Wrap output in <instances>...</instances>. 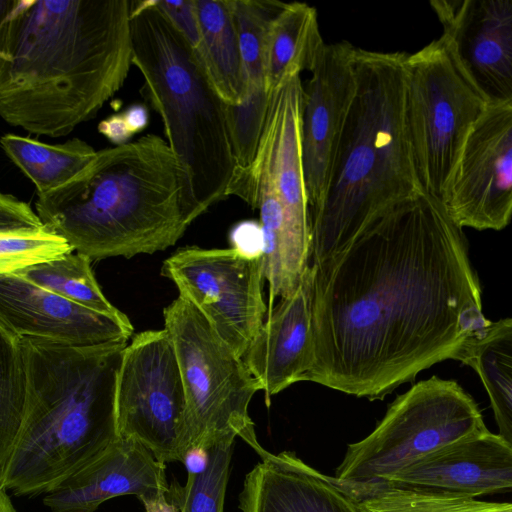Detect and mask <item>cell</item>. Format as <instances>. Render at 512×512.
<instances>
[{"mask_svg": "<svg viewBox=\"0 0 512 512\" xmlns=\"http://www.w3.org/2000/svg\"><path fill=\"white\" fill-rule=\"evenodd\" d=\"M122 115L134 135L146 129L149 124V112L143 104L129 106Z\"/></svg>", "mask_w": 512, "mask_h": 512, "instance_id": "e575fe53", "label": "cell"}, {"mask_svg": "<svg viewBox=\"0 0 512 512\" xmlns=\"http://www.w3.org/2000/svg\"><path fill=\"white\" fill-rule=\"evenodd\" d=\"M0 512H18L16 508L14 507L10 497L7 494V491H5L0 486Z\"/></svg>", "mask_w": 512, "mask_h": 512, "instance_id": "74e56055", "label": "cell"}, {"mask_svg": "<svg viewBox=\"0 0 512 512\" xmlns=\"http://www.w3.org/2000/svg\"><path fill=\"white\" fill-rule=\"evenodd\" d=\"M0 323L18 338L66 347L127 342L128 317L93 311L17 274H0Z\"/></svg>", "mask_w": 512, "mask_h": 512, "instance_id": "5bb4252c", "label": "cell"}, {"mask_svg": "<svg viewBox=\"0 0 512 512\" xmlns=\"http://www.w3.org/2000/svg\"><path fill=\"white\" fill-rule=\"evenodd\" d=\"M233 248L248 254L261 255L262 252V234L259 223L253 221H244L234 227L231 233Z\"/></svg>", "mask_w": 512, "mask_h": 512, "instance_id": "d6a6232c", "label": "cell"}, {"mask_svg": "<svg viewBox=\"0 0 512 512\" xmlns=\"http://www.w3.org/2000/svg\"><path fill=\"white\" fill-rule=\"evenodd\" d=\"M163 315L185 396L182 460L190 448L208 449L236 437L259 454L264 448L248 412L253 396L262 390L258 380L185 298L178 296Z\"/></svg>", "mask_w": 512, "mask_h": 512, "instance_id": "52a82bcc", "label": "cell"}, {"mask_svg": "<svg viewBox=\"0 0 512 512\" xmlns=\"http://www.w3.org/2000/svg\"><path fill=\"white\" fill-rule=\"evenodd\" d=\"M239 494L241 512H358L345 485L294 452L263 449Z\"/></svg>", "mask_w": 512, "mask_h": 512, "instance_id": "ffe728a7", "label": "cell"}, {"mask_svg": "<svg viewBox=\"0 0 512 512\" xmlns=\"http://www.w3.org/2000/svg\"><path fill=\"white\" fill-rule=\"evenodd\" d=\"M406 54L355 48L357 91L324 200L309 213L310 265L334 257L372 219L421 191L406 124Z\"/></svg>", "mask_w": 512, "mask_h": 512, "instance_id": "5b68a950", "label": "cell"}, {"mask_svg": "<svg viewBox=\"0 0 512 512\" xmlns=\"http://www.w3.org/2000/svg\"><path fill=\"white\" fill-rule=\"evenodd\" d=\"M130 30L132 65L143 77L142 93L163 122L199 217L226 197L234 173L228 105L155 0L131 1Z\"/></svg>", "mask_w": 512, "mask_h": 512, "instance_id": "8992f818", "label": "cell"}, {"mask_svg": "<svg viewBox=\"0 0 512 512\" xmlns=\"http://www.w3.org/2000/svg\"><path fill=\"white\" fill-rule=\"evenodd\" d=\"M19 339L25 409L0 486L44 495L119 439L116 384L127 342L66 347Z\"/></svg>", "mask_w": 512, "mask_h": 512, "instance_id": "277c9868", "label": "cell"}, {"mask_svg": "<svg viewBox=\"0 0 512 512\" xmlns=\"http://www.w3.org/2000/svg\"><path fill=\"white\" fill-rule=\"evenodd\" d=\"M310 266L314 361L303 381L380 400L422 370L457 360L490 322L463 229L421 191Z\"/></svg>", "mask_w": 512, "mask_h": 512, "instance_id": "6da1fadb", "label": "cell"}, {"mask_svg": "<svg viewBox=\"0 0 512 512\" xmlns=\"http://www.w3.org/2000/svg\"><path fill=\"white\" fill-rule=\"evenodd\" d=\"M199 45L194 50L212 85L229 106L243 97V79L233 0H195Z\"/></svg>", "mask_w": 512, "mask_h": 512, "instance_id": "603a6c76", "label": "cell"}, {"mask_svg": "<svg viewBox=\"0 0 512 512\" xmlns=\"http://www.w3.org/2000/svg\"><path fill=\"white\" fill-rule=\"evenodd\" d=\"M209 462L208 450L202 447L190 448L183 456V463L188 474H200L206 470Z\"/></svg>", "mask_w": 512, "mask_h": 512, "instance_id": "d590c367", "label": "cell"}, {"mask_svg": "<svg viewBox=\"0 0 512 512\" xmlns=\"http://www.w3.org/2000/svg\"><path fill=\"white\" fill-rule=\"evenodd\" d=\"M15 274L93 311L110 315L121 312L104 296L91 269V260L83 254L72 251Z\"/></svg>", "mask_w": 512, "mask_h": 512, "instance_id": "4316f807", "label": "cell"}, {"mask_svg": "<svg viewBox=\"0 0 512 512\" xmlns=\"http://www.w3.org/2000/svg\"><path fill=\"white\" fill-rule=\"evenodd\" d=\"M155 5L196 50L200 36L195 0H155Z\"/></svg>", "mask_w": 512, "mask_h": 512, "instance_id": "4dcf8cb0", "label": "cell"}, {"mask_svg": "<svg viewBox=\"0 0 512 512\" xmlns=\"http://www.w3.org/2000/svg\"><path fill=\"white\" fill-rule=\"evenodd\" d=\"M405 113L421 192L439 201L473 125L490 103L442 34L406 54Z\"/></svg>", "mask_w": 512, "mask_h": 512, "instance_id": "ba28073f", "label": "cell"}, {"mask_svg": "<svg viewBox=\"0 0 512 512\" xmlns=\"http://www.w3.org/2000/svg\"><path fill=\"white\" fill-rule=\"evenodd\" d=\"M16 0H0V29L14 8Z\"/></svg>", "mask_w": 512, "mask_h": 512, "instance_id": "f35d334b", "label": "cell"}, {"mask_svg": "<svg viewBox=\"0 0 512 512\" xmlns=\"http://www.w3.org/2000/svg\"><path fill=\"white\" fill-rule=\"evenodd\" d=\"M284 2L233 0L243 79V97L228 105L231 135L242 148L254 146L261 134L268 105L264 55L268 30Z\"/></svg>", "mask_w": 512, "mask_h": 512, "instance_id": "44dd1931", "label": "cell"}, {"mask_svg": "<svg viewBox=\"0 0 512 512\" xmlns=\"http://www.w3.org/2000/svg\"><path fill=\"white\" fill-rule=\"evenodd\" d=\"M185 396L173 343L165 329L136 334L117 376L119 438L142 444L161 463L182 462Z\"/></svg>", "mask_w": 512, "mask_h": 512, "instance_id": "30bf717a", "label": "cell"}, {"mask_svg": "<svg viewBox=\"0 0 512 512\" xmlns=\"http://www.w3.org/2000/svg\"><path fill=\"white\" fill-rule=\"evenodd\" d=\"M312 288L309 265L296 290L269 309L242 357L260 383L267 406L273 395L303 381L313 365Z\"/></svg>", "mask_w": 512, "mask_h": 512, "instance_id": "e0dca14e", "label": "cell"}, {"mask_svg": "<svg viewBox=\"0 0 512 512\" xmlns=\"http://www.w3.org/2000/svg\"><path fill=\"white\" fill-rule=\"evenodd\" d=\"M430 5L489 102L512 101V1L433 0Z\"/></svg>", "mask_w": 512, "mask_h": 512, "instance_id": "9a60e30c", "label": "cell"}, {"mask_svg": "<svg viewBox=\"0 0 512 512\" xmlns=\"http://www.w3.org/2000/svg\"><path fill=\"white\" fill-rule=\"evenodd\" d=\"M161 274L241 358L263 324V254L187 246L164 260Z\"/></svg>", "mask_w": 512, "mask_h": 512, "instance_id": "8fae6325", "label": "cell"}, {"mask_svg": "<svg viewBox=\"0 0 512 512\" xmlns=\"http://www.w3.org/2000/svg\"><path fill=\"white\" fill-rule=\"evenodd\" d=\"M74 251L65 239L46 226L0 231V274H15Z\"/></svg>", "mask_w": 512, "mask_h": 512, "instance_id": "f546056e", "label": "cell"}, {"mask_svg": "<svg viewBox=\"0 0 512 512\" xmlns=\"http://www.w3.org/2000/svg\"><path fill=\"white\" fill-rule=\"evenodd\" d=\"M487 430L474 399L455 381L432 376L388 407L363 439L348 445L335 478L373 485L428 454Z\"/></svg>", "mask_w": 512, "mask_h": 512, "instance_id": "9c48e42d", "label": "cell"}, {"mask_svg": "<svg viewBox=\"0 0 512 512\" xmlns=\"http://www.w3.org/2000/svg\"><path fill=\"white\" fill-rule=\"evenodd\" d=\"M355 48L347 41L325 44L303 86L301 151L309 213L324 200L357 91Z\"/></svg>", "mask_w": 512, "mask_h": 512, "instance_id": "4fadbf2b", "label": "cell"}, {"mask_svg": "<svg viewBox=\"0 0 512 512\" xmlns=\"http://www.w3.org/2000/svg\"><path fill=\"white\" fill-rule=\"evenodd\" d=\"M166 464L142 444L119 438L92 461L44 494L50 512H95L105 501L168 491Z\"/></svg>", "mask_w": 512, "mask_h": 512, "instance_id": "ac0fdd59", "label": "cell"}, {"mask_svg": "<svg viewBox=\"0 0 512 512\" xmlns=\"http://www.w3.org/2000/svg\"><path fill=\"white\" fill-rule=\"evenodd\" d=\"M235 439L209 447V462L200 474H188L184 485L176 481L168 487L167 500L178 512H223L230 462Z\"/></svg>", "mask_w": 512, "mask_h": 512, "instance_id": "83f0119b", "label": "cell"}, {"mask_svg": "<svg viewBox=\"0 0 512 512\" xmlns=\"http://www.w3.org/2000/svg\"><path fill=\"white\" fill-rule=\"evenodd\" d=\"M381 483L469 498L508 492L512 444L487 429L428 454Z\"/></svg>", "mask_w": 512, "mask_h": 512, "instance_id": "2e32d148", "label": "cell"}, {"mask_svg": "<svg viewBox=\"0 0 512 512\" xmlns=\"http://www.w3.org/2000/svg\"><path fill=\"white\" fill-rule=\"evenodd\" d=\"M0 146L35 185L37 194L52 191L68 182L96 154L91 145L79 138L60 144H47L8 133L0 137Z\"/></svg>", "mask_w": 512, "mask_h": 512, "instance_id": "d4e9b609", "label": "cell"}, {"mask_svg": "<svg viewBox=\"0 0 512 512\" xmlns=\"http://www.w3.org/2000/svg\"><path fill=\"white\" fill-rule=\"evenodd\" d=\"M41 220L29 204L0 191V231L38 229Z\"/></svg>", "mask_w": 512, "mask_h": 512, "instance_id": "1f68e13d", "label": "cell"}, {"mask_svg": "<svg viewBox=\"0 0 512 512\" xmlns=\"http://www.w3.org/2000/svg\"><path fill=\"white\" fill-rule=\"evenodd\" d=\"M457 360L479 375L491 402L498 434L512 444V319L490 321L470 338Z\"/></svg>", "mask_w": 512, "mask_h": 512, "instance_id": "cb8c5ba5", "label": "cell"}, {"mask_svg": "<svg viewBox=\"0 0 512 512\" xmlns=\"http://www.w3.org/2000/svg\"><path fill=\"white\" fill-rule=\"evenodd\" d=\"M228 196L259 210L264 279L269 284L271 308L275 298L288 297L296 290L309 266L310 229L290 216L268 176L253 164L234 169Z\"/></svg>", "mask_w": 512, "mask_h": 512, "instance_id": "d6986e66", "label": "cell"}, {"mask_svg": "<svg viewBox=\"0 0 512 512\" xmlns=\"http://www.w3.org/2000/svg\"><path fill=\"white\" fill-rule=\"evenodd\" d=\"M343 484L350 492L358 512H512L509 502L481 501L384 483Z\"/></svg>", "mask_w": 512, "mask_h": 512, "instance_id": "484cf974", "label": "cell"}, {"mask_svg": "<svg viewBox=\"0 0 512 512\" xmlns=\"http://www.w3.org/2000/svg\"><path fill=\"white\" fill-rule=\"evenodd\" d=\"M98 131L115 146L128 143L134 136L122 113L113 114L102 120L98 124Z\"/></svg>", "mask_w": 512, "mask_h": 512, "instance_id": "836d02e7", "label": "cell"}, {"mask_svg": "<svg viewBox=\"0 0 512 512\" xmlns=\"http://www.w3.org/2000/svg\"><path fill=\"white\" fill-rule=\"evenodd\" d=\"M460 228L502 230L512 214V101L490 102L440 200Z\"/></svg>", "mask_w": 512, "mask_h": 512, "instance_id": "7c38bea8", "label": "cell"}, {"mask_svg": "<svg viewBox=\"0 0 512 512\" xmlns=\"http://www.w3.org/2000/svg\"><path fill=\"white\" fill-rule=\"evenodd\" d=\"M325 44L316 9L303 2L284 3L266 38L264 69L268 95L302 71L311 72Z\"/></svg>", "mask_w": 512, "mask_h": 512, "instance_id": "7402d4cb", "label": "cell"}, {"mask_svg": "<svg viewBox=\"0 0 512 512\" xmlns=\"http://www.w3.org/2000/svg\"><path fill=\"white\" fill-rule=\"evenodd\" d=\"M139 500L142 502L145 512H178L175 505L167 500L164 492L142 497Z\"/></svg>", "mask_w": 512, "mask_h": 512, "instance_id": "8d00e7d4", "label": "cell"}, {"mask_svg": "<svg viewBox=\"0 0 512 512\" xmlns=\"http://www.w3.org/2000/svg\"><path fill=\"white\" fill-rule=\"evenodd\" d=\"M35 208L91 261L165 250L198 218L182 166L155 134L96 151L68 182L37 194Z\"/></svg>", "mask_w": 512, "mask_h": 512, "instance_id": "3957f363", "label": "cell"}, {"mask_svg": "<svg viewBox=\"0 0 512 512\" xmlns=\"http://www.w3.org/2000/svg\"><path fill=\"white\" fill-rule=\"evenodd\" d=\"M129 0H16L0 29V118L60 137L93 118L132 65Z\"/></svg>", "mask_w": 512, "mask_h": 512, "instance_id": "7a4b0ae2", "label": "cell"}, {"mask_svg": "<svg viewBox=\"0 0 512 512\" xmlns=\"http://www.w3.org/2000/svg\"><path fill=\"white\" fill-rule=\"evenodd\" d=\"M26 376L20 339L0 323V466L17 438L25 409Z\"/></svg>", "mask_w": 512, "mask_h": 512, "instance_id": "f1b7e54d", "label": "cell"}]
</instances>
